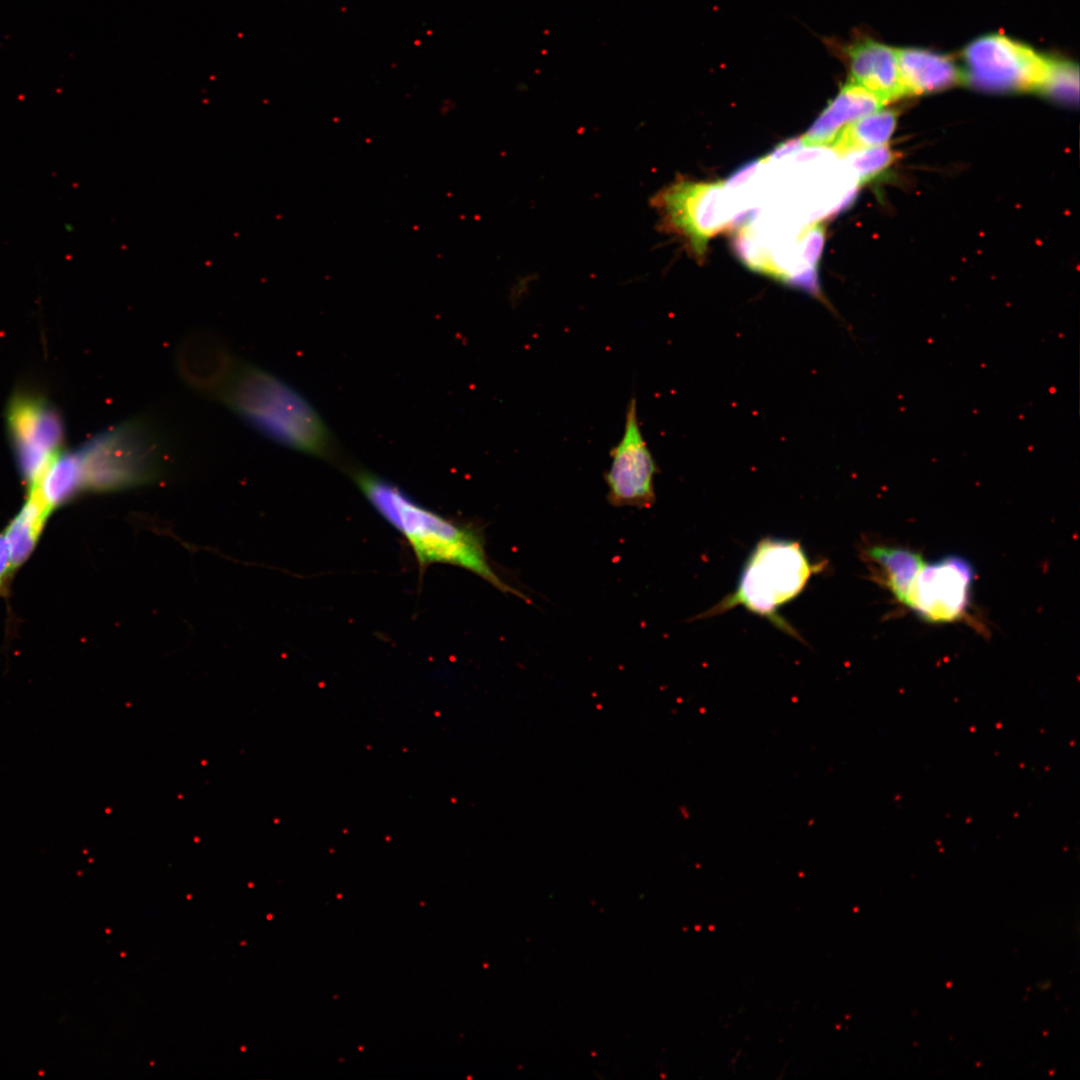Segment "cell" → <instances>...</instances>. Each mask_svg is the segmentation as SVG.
Returning a JSON list of instances; mask_svg holds the SVG:
<instances>
[{
	"label": "cell",
	"instance_id": "6da1fadb",
	"mask_svg": "<svg viewBox=\"0 0 1080 1080\" xmlns=\"http://www.w3.org/2000/svg\"><path fill=\"white\" fill-rule=\"evenodd\" d=\"M176 370L194 392L213 400L266 438L321 459H339L336 442L311 403L287 382L197 332L178 346Z\"/></svg>",
	"mask_w": 1080,
	"mask_h": 1080
},
{
	"label": "cell",
	"instance_id": "7a4b0ae2",
	"mask_svg": "<svg viewBox=\"0 0 1080 1080\" xmlns=\"http://www.w3.org/2000/svg\"><path fill=\"white\" fill-rule=\"evenodd\" d=\"M352 477L375 511L410 546L419 570L432 564H449L465 569L504 594L530 602L494 569L479 528L450 520L414 501L395 484L363 470Z\"/></svg>",
	"mask_w": 1080,
	"mask_h": 1080
},
{
	"label": "cell",
	"instance_id": "3957f363",
	"mask_svg": "<svg viewBox=\"0 0 1080 1080\" xmlns=\"http://www.w3.org/2000/svg\"><path fill=\"white\" fill-rule=\"evenodd\" d=\"M824 567V562L810 561L800 542L764 537L747 558L735 590L696 618L714 617L742 606L801 639L779 610L799 596L811 577Z\"/></svg>",
	"mask_w": 1080,
	"mask_h": 1080
},
{
	"label": "cell",
	"instance_id": "277c9868",
	"mask_svg": "<svg viewBox=\"0 0 1080 1080\" xmlns=\"http://www.w3.org/2000/svg\"><path fill=\"white\" fill-rule=\"evenodd\" d=\"M167 442L146 416H135L96 434L75 450L83 490L115 491L159 479Z\"/></svg>",
	"mask_w": 1080,
	"mask_h": 1080
},
{
	"label": "cell",
	"instance_id": "5b68a950",
	"mask_svg": "<svg viewBox=\"0 0 1080 1080\" xmlns=\"http://www.w3.org/2000/svg\"><path fill=\"white\" fill-rule=\"evenodd\" d=\"M667 230L702 258L709 240L730 225L733 207L723 182H675L653 199Z\"/></svg>",
	"mask_w": 1080,
	"mask_h": 1080
},
{
	"label": "cell",
	"instance_id": "8992f818",
	"mask_svg": "<svg viewBox=\"0 0 1080 1080\" xmlns=\"http://www.w3.org/2000/svg\"><path fill=\"white\" fill-rule=\"evenodd\" d=\"M6 419L17 467L30 488L62 451L63 420L46 397L31 390L14 394L8 403Z\"/></svg>",
	"mask_w": 1080,
	"mask_h": 1080
},
{
	"label": "cell",
	"instance_id": "52a82bcc",
	"mask_svg": "<svg viewBox=\"0 0 1080 1080\" xmlns=\"http://www.w3.org/2000/svg\"><path fill=\"white\" fill-rule=\"evenodd\" d=\"M963 78L990 91L1041 90L1049 59L1033 49L999 34L971 42L963 52Z\"/></svg>",
	"mask_w": 1080,
	"mask_h": 1080
},
{
	"label": "cell",
	"instance_id": "ba28073f",
	"mask_svg": "<svg viewBox=\"0 0 1080 1080\" xmlns=\"http://www.w3.org/2000/svg\"><path fill=\"white\" fill-rule=\"evenodd\" d=\"M610 457V467L604 473L608 503L616 508H651L656 501L658 467L643 436L634 396L626 407L623 434L610 450Z\"/></svg>",
	"mask_w": 1080,
	"mask_h": 1080
},
{
	"label": "cell",
	"instance_id": "9c48e42d",
	"mask_svg": "<svg viewBox=\"0 0 1080 1080\" xmlns=\"http://www.w3.org/2000/svg\"><path fill=\"white\" fill-rule=\"evenodd\" d=\"M975 576L971 562L960 555L925 562L904 606L930 624L959 621L969 608Z\"/></svg>",
	"mask_w": 1080,
	"mask_h": 1080
},
{
	"label": "cell",
	"instance_id": "30bf717a",
	"mask_svg": "<svg viewBox=\"0 0 1080 1080\" xmlns=\"http://www.w3.org/2000/svg\"><path fill=\"white\" fill-rule=\"evenodd\" d=\"M847 65L849 81L884 104L904 96L896 49L873 39H856L834 47Z\"/></svg>",
	"mask_w": 1080,
	"mask_h": 1080
},
{
	"label": "cell",
	"instance_id": "8fae6325",
	"mask_svg": "<svg viewBox=\"0 0 1080 1080\" xmlns=\"http://www.w3.org/2000/svg\"><path fill=\"white\" fill-rule=\"evenodd\" d=\"M884 103L866 89L848 81L827 104L801 138L803 146H831L849 123L881 109Z\"/></svg>",
	"mask_w": 1080,
	"mask_h": 1080
},
{
	"label": "cell",
	"instance_id": "7c38bea8",
	"mask_svg": "<svg viewBox=\"0 0 1080 1080\" xmlns=\"http://www.w3.org/2000/svg\"><path fill=\"white\" fill-rule=\"evenodd\" d=\"M898 68L905 95L938 91L955 85L963 75L944 55L918 48L897 51Z\"/></svg>",
	"mask_w": 1080,
	"mask_h": 1080
},
{
	"label": "cell",
	"instance_id": "4fadbf2b",
	"mask_svg": "<svg viewBox=\"0 0 1080 1080\" xmlns=\"http://www.w3.org/2000/svg\"><path fill=\"white\" fill-rule=\"evenodd\" d=\"M863 552L875 576L895 600L904 605L917 574L926 562L922 555L902 546L886 544L869 545Z\"/></svg>",
	"mask_w": 1080,
	"mask_h": 1080
},
{
	"label": "cell",
	"instance_id": "5bb4252c",
	"mask_svg": "<svg viewBox=\"0 0 1080 1080\" xmlns=\"http://www.w3.org/2000/svg\"><path fill=\"white\" fill-rule=\"evenodd\" d=\"M82 490L81 471L75 450H62L48 465L38 482L29 488L50 511Z\"/></svg>",
	"mask_w": 1080,
	"mask_h": 1080
},
{
	"label": "cell",
	"instance_id": "9a60e30c",
	"mask_svg": "<svg viewBox=\"0 0 1080 1080\" xmlns=\"http://www.w3.org/2000/svg\"><path fill=\"white\" fill-rule=\"evenodd\" d=\"M50 512L37 494L29 491L25 504L4 532L12 570L33 551Z\"/></svg>",
	"mask_w": 1080,
	"mask_h": 1080
},
{
	"label": "cell",
	"instance_id": "2e32d148",
	"mask_svg": "<svg viewBox=\"0 0 1080 1080\" xmlns=\"http://www.w3.org/2000/svg\"><path fill=\"white\" fill-rule=\"evenodd\" d=\"M895 126V113L879 109L849 123L831 147L839 156H844L856 150L885 145Z\"/></svg>",
	"mask_w": 1080,
	"mask_h": 1080
},
{
	"label": "cell",
	"instance_id": "e0dca14e",
	"mask_svg": "<svg viewBox=\"0 0 1080 1080\" xmlns=\"http://www.w3.org/2000/svg\"><path fill=\"white\" fill-rule=\"evenodd\" d=\"M842 157L858 185L879 175L893 161V154L885 145L856 150Z\"/></svg>",
	"mask_w": 1080,
	"mask_h": 1080
},
{
	"label": "cell",
	"instance_id": "ac0fdd59",
	"mask_svg": "<svg viewBox=\"0 0 1080 1080\" xmlns=\"http://www.w3.org/2000/svg\"><path fill=\"white\" fill-rule=\"evenodd\" d=\"M1041 91L1059 100L1073 102L1078 98V69L1071 63L1050 61Z\"/></svg>",
	"mask_w": 1080,
	"mask_h": 1080
},
{
	"label": "cell",
	"instance_id": "d6986e66",
	"mask_svg": "<svg viewBox=\"0 0 1080 1080\" xmlns=\"http://www.w3.org/2000/svg\"><path fill=\"white\" fill-rule=\"evenodd\" d=\"M825 239L824 225L813 223L804 228L795 243L798 259L804 269H816Z\"/></svg>",
	"mask_w": 1080,
	"mask_h": 1080
},
{
	"label": "cell",
	"instance_id": "ffe728a7",
	"mask_svg": "<svg viewBox=\"0 0 1080 1080\" xmlns=\"http://www.w3.org/2000/svg\"><path fill=\"white\" fill-rule=\"evenodd\" d=\"M759 162H752L736 171L725 184L727 189H736L746 183L758 170Z\"/></svg>",
	"mask_w": 1080,
	"mask_h": 1080
},
{
	"label": "cell",
	"instance_id": "44dd1931",
	"mask_svg": "<svg viewBox=\"0 0 1080 1080\" xmlns=\"http://www.w3.org/2000/svg\"><path fill=\"white\" fill-rule=\"evenodd\" d=\"M803 146L801 138L790 139L778 145L762 162L782 159Z\"/></svg>",
	"mask_w": 1080,
	"mask_h": 1080
},
{
	"label": "cell",
	"instance_id": "7402d4cb",
	"mask_svg": "<svg viewBox=\"0 0 1080 1080\" xmlns=\"http://www.w3.org/2000/svg\"><path fill=\"white\" fill-rule=\"evenodd\" d=\"M10 571H12L10 554L4 533H2L0 534V588L8 577Z\"/></svg>",
	"mask_w": 1080,
	"mask_h": 1080
}]
</instances>
